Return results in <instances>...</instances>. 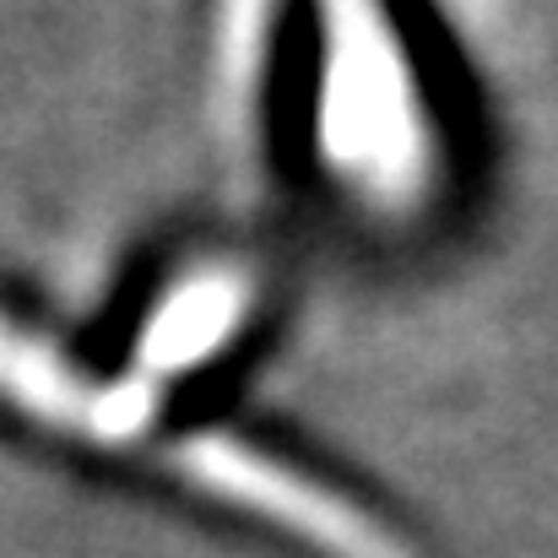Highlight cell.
Wrapping results in <instances>:
<instances>
[{"instance_id":"1","label":"cell","mask_w":558,"mask_h":558,"mask_svg":"<svg viewBox=\"0 0 558 558\" xmlns=\"http://www.w3.org/2000/svg\"><path fill=\"white\" fill-rule=\"evenodd\" d=\"M369 0H337L331 76H326V147L359 174H407L417 153V120L401 49Z\"/></svg>"},{"instance_id":"2","label":"cell","mask_w":558,"mask_h":558,"mask_svg":"<svg viewBox=\"0 0 558 558\" xmlns=\"http://www.w3.org/2000/svg\"><path fill=\"white\" fill-rule=\"evenodd\" d=\"M239 310H244L239 277H195L185 288H174V299L158 310V320L142 337V369H158L163 379L190 364H206L239 326Z\"/></svg>"}]
</instances>
